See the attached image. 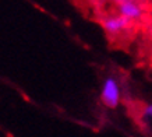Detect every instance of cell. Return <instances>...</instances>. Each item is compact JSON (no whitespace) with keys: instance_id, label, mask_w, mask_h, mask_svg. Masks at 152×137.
I'll return each mask as SVG.
<instances>
[{"instance_id":"1","label":"cell","mask_w":152,"mask_h":137,"mask_svg":"<svg viewBox=\"0 0 152 137\" xmlns=\"http://www.w3.org/2000/svg\"><path fill=\"white\" fill-rule=\"evenodd\" d=\"M121 99V88L117 78L113 76H107L103 80L101 90V101L109 109H116Z\"/></svg>"},{"instance_id":"2","label":"cell","mask_w":152,"mask_h":137,"mask_svg":"<svg viewBox=\"0 0 152 137\" xmlns=\"http://www.w3.org/2000/svg\"><path fill=\"white\" fill-rule=\"evenodd\" d=\"M101 25L107 35L117 37V35H121V34H124L127 31H131L134 27V23L116 13V14H112V15L102 17Z\"/></svg>"},{"instance_id":"3","label":"cell","mask_w":152,"mask_h":137,"mask_svg":"<svg viewBox=\"0 0 152 137\" xmlns=\"http://www.w3.org/2000/svg\"><path fill=\"white\" fill-rule=\"evenodd\" d=\"M115 7L119 15L130 20V21H133V23L142 20V17L145 15L144 6H141V3H137V1H130V0L116 1Z\"/></svg>"},{"instance_id":"4","label":"cell","mask_w":152,"mask_h":137,"mask_svg":"<svg viewBox=\"0 0 152 137\" xmlns=\"http://www.w3.org/2000/svg\"><path fill=\"white\" fill-rule=\"evenodd\" d=\"M141 116H142V119H145V120H152V104H148V105L144 106Z\"/></svg>"}]
</instances>
